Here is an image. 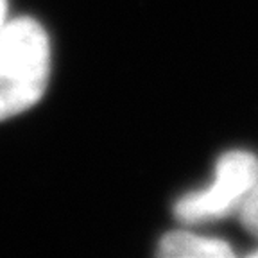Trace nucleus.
I'll list each match as a JSON object with an SVG mask.
<instances>
[{
	"label": "nucleus",
	"instance_id": "nucleus-6",
	"mask_svg": "<svg viewBox=\"0 0 258 258\" xmlns=\"http://www.w3.org/2000/svg\"><path fill=\"white\" fill-rule=\"evenodd\" d=\"M253 254H254V256H258V249H256V251H254V253H253Z\"/></svg>",
	"mask_w": 258,
	"mask_h": 258
},
{
	"label": "nucleus",
	"instance_id": "nucleus-4",
	"mask_svg": "<svg viewBox=\"0 0 258 258\" xmlns=\"http://www.w3.org/2000/svg\"><path fill=\"white\" fill-rule=\"evenodd\" d=\"M237 215L240 219L242 226L258 240V181L254 183L251 192L247 194L246 201L240 206Z\"/></svg>",
	"mask_w": 258,
	"mask_h": 258
},
{
	"label": "nucleus",
	"instance_id": "nucleus-1",
	"mask_svg": "<svg viewBox=\"0 0 258 258\" xmlns=\"http://www.w3.org/2000/svg\"><path fill=\"white\" fill-rule=\"evenodd\" d=\"M50 76V41L43 25L20 16L0 29V120L27 111Z\"/></svg>",
	"mask_w": 258,
	"mask_h": 258
},
{
	"label": "nucleus",
	"instance_id": "nucleus-2",
	"mask_svg": "<svg viewBox=\"0 0 258 258\" xmlns=\"http://www.w3.org/2000/svg\"><path fill=\"white\" fill-rule=\"evenodd\" d=\"M258 181V156L249 151H228L219 158L214 179L205 188L177 199L174 215L183 224H205L238 214Z\"/></svg>",
	"mask_w": 258,
	"mask_h": 258
},
{
	"label": "nucleus",
	"instance_id": "nucleus-3",
	"mask_svg": "<svg viewBox=\"0 0 258 258\" xmlns=\"http://www.w3.org/2000/svg\"><path fill=\"white\" fill-rule=\"evenodd\" d=\"M158 254L165 258H226L235 253L230 244L221 238L179 230L163 235Z\"/></svg>",
	"mask_w": 258,
	"mask_h": 258
},
{
	"label": "nucleus",
	"instance_id": "nucleus-5",
	"mask_svg": "<svg viewBox=\"0 0 258 258\" xmlns=\"http://www.w3.org/2000/svg\"><path fill=\"white\" fill-rule=\"evenodd\" d=\"M6 15H8V0H0V29L6 24Z\"/></svg>",
	"mask_w": 258,
	"mask_h": 258
}]
</instances>
